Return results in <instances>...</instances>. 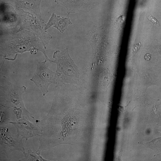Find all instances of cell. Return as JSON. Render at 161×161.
I'll use <instances>...</instances> for the list:
<instances>
[{
	"label": "cell",
	"mask_w": 161,
	"mask_h": 161,
	"mask_svg": "<svg viewBox=\"0 0 161 161\" xmlns=\"http://www.w3.org/2000/svg\"><path fill=\"white\" fill-rule=\"evenodd\" d=\"M1 56L10 61L15 60L19 54L29 52L36 54L42 52L45 60L51 63L46 52L45 46L42 41L34 33L26 30L3 32L1 35Z\"/></svg>",
	"instance_id": "obj_1"
},
{
	"label": "cell",
	"mask_w": 161,
	"mask_h": 161,
	"mask_svg": "<svg viewBox=\"0 0 161 161\" xmlns=\"http://www.w3.org/2000/svg\"><path fill=\"white\" fill-rule=\"evenodd\" d=\"M1 106L13 109L18 121L23 116L35 118L26 108L22 96L26 90L25 86L19 87L11 82L5 76L1 81Z\"/></svg>",
	"instance_id": "obj_2"
},
{
	"label": "cell",
	"mask_w": 161,
	"mask_h": 161,
	"mask_svg": "<svg viewBox=\"0 0 161 161\" xmlns=\"http://www.w3.org/2000/svg\"><path fill=\"white\" fill-rule=\"evenodd\" d=\"M53 58L54 60H51V62L56 63L57 66L56 87L66 84H82L83 81L78 68L70 57L68 49L56 51Z\"/></svg>",
	"instance_id": "obj_3"
},
{
	"label": "cell",
	"mask_w": 161,
	"mask_h": 161,
	"mask_svg": "<svg viewBox=\"0 0 161 161\" xmlns=\"http://www.w3.org/2000/svg\"><path fill=\"white\" fill-rule=\"evenodd\" d=\"M19 9L21 21L18 31L26 30L33 33L43 42L46 49L52 39L51 35L46 31L45 22L33 15Z\"/></svg>",
	"instance_id": "obj_4"
},
{
	"label": "cell",
	"mask_w": 161,
	"mask_h": 161,
	"mask_svg": "<svg viewBox=\"0 0 161 161\" xmlns=\"http://www.w3.org/2000/svg\"><path fill=\"white\" fill-rule=\"evenodd\" d=\"M47 62L45 60L38 62L36 71L30 79L41 90L44 96L48 93L49 85L55 84L57 79V73L49 69L46 64Z\"/></svg>",
	"instance_id": "obj_5"
},
{
	"label": "cell",
	"mask_w": 161,
	"mask_h": 161,
	"mask_svg": "<svg viewBox=\"0 0 161 161\" xmlns=\"http://www.w3.org/2000/svg\"><path fill=\"white\" fill-rule=\"evenodd\" d=\"M23 137L18 135H14L4 126H1V150L8 155L9 153L18 150L25 152L22 142Z\"/></svg>",
	"instance_id": "obj_6"
},
{
	"label": "cell",
	"mask_w": 161,
	"mask_h": 161,
	"mask_svg": "<svg viewBox=\"0 0 161 161\" xmlns=\"http://www.w3.org/2000/svg\"><path fill=\"white\" fill-rule=\"evenodd\" d=\"M21 18L19 10L2 9L1 14V29L4 32H13L15 29L19 27Z\"/></svg>",
	"instance_id": "obj_7"
},
{
	"label": "cell",
	"mask_w": 161,
	"mask_h": 161,
	"mask_svg": "<svg viewBox=\"0 0 161 161\" xmlns=\"http://www.w3.org/2000/svg\"><path fill=\"white\" fill-rule=\"evenodd\" d=\"M14 124L17 129L19 135L27 140L29 138L37 135L40 136L42 129L35 123H33L28 120L27 118L24 116L17 122H10Z\"/></svg>",
	"instance_id": "obj_8"
},
{
	"label": "cell",
	"mask_w": 161,
	"mask_h": 161,
	"mask_svg": "<svg viewBox=\"0 0 161 161\" xmlns=\"http://www.w3.org/2000/svg\"><path fill=\"white\" fill-rule=\"evenodd\" d=\"M18 9L30 14L40 19L42 17L40 6L43 0H15Z\"/></svg>",
	"instance_id": "obj_9"
},
{
	"label": "cell",
	"mask_w": 161,
	"mask_h": 161,
	"mask_svg": "<svg viewBox=\"0 0 161 161\" xmlns=\"http://www.w3.org/2000/svg\"><path fill=\"white\" fill-rule=\"evenodd\" d=\"M72 24L69 16L66 17H61L53 12L52 15L47 24L45 29L46 31L52 26L57 29L61 33H63L67 29L68 26Z\"/></svg>",
	"instance_id": "obj_10"
},
{
	"label": "cell",
	"mask_w": 161,
	"mask_h": 161,
	"mask_svg": "<svg viewBox=\"0 0 161 161\" xmlns=\"http://www.w3.org/2000/svg\"><path fill=\"white\" fill-rule=\"evenodd\" d=\"M41 150L38 149L36 152H33L30 149L28 153H27L25 152L24 153L25 154L24 158L20 160L21 161H46L47 160L43 158L40 155Z\"/></svg>",
	"instance_id": "obj_11"
},
{
	"label": "cell",
	"mask_w": 161,
	"mask_h": 161,
	"mask_svg": "<svg viewBox=\"0 0 161 161\" xmlns=\"http://www.w3.org/2000/svg\"><path fill=\"white\" fill-rule=\"evenodd\" d=\"M148 19L154 25L157 26H159V24L157 20L153 17L151 15H149L148 17Z\"/></svg>",
	"instance_id": "obj_12"
},
{
	"label": "cell",
	"mask_w": 161,
	"mask_h": 161,
	"mask_svg": "<svg viewBox=\"0 0 161 161\" xmlns=\"http://www.w3.org/2000/svg\"><path fill=\"white\" fill-rule=\"evenodd\" d=\"M151 58L150 55L149 54H146L145 57V59L147 60H150Z\"/></svg>",
	"instance_id": "obj_13"
}]
</instances>
